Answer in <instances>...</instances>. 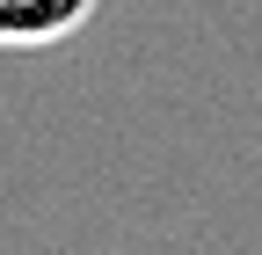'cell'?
<instances>
[{"label": "cell", "instance_id": "6da1fadb", "mask_svg": "<svg viewBox=\"0 0 262 255\" xmlns=\"http://www.w3.org/2000/svg\"><path fill=\"white\" fill-rule=\"evenodd\" d=\"M95 8L102 0H0V51H51L88 29Z\"/></svg>", "mask_w": 262, "mask_h": 255}]
</instances>
